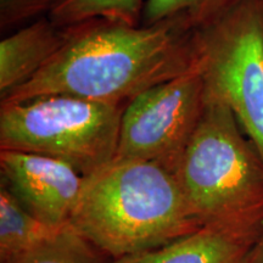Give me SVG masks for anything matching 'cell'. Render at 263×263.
<instances>
[{
	"label": "cell",
	"mask_w": 263,
	"mask_h": 263,
	"mask_svg": "<svg viewBox=\"0 0 263 263\" xmlns=\"http://www.w3.org/2000/svg\"><path fill=\"white\" fill-rule=\"evenodd\" d=\"M263 233V217L207 223L160 248L112 263H245Z\"/></svg>",
	"instance_id": "ba28073f"
},
{
	"label": "cell",
	"mask_w": 263,
	"mask_h": 263,
	"mask_svg": "<svg viewBox=\"0 0 263 263\" xmlns=\"http://www.w3.org/2000/svg\"><path fill=\"white\" fill-rule=\"evenodd\" d=\"M244 0H145L141 25L151 26L171 18L185 21L200 31L228 15Z\"/></svg>",
	"instance_id": "8fae6325"
},
{
	"label": "cell",
	"mask_w": 263,
	"mask_h": 263,
	"mask_svg": "<svg viewBox=\"0 0 263 263\" xmlns=\"http://www.w3.org/2000/svg\"><path fill=\"white\" fill-rule=\"evenodd\" d=\"M58 0H0V27L9 28L31 17L50 12Z\"/></svg>",
	"instance_id": "5bb4252c"
},
{
	"label": "cell",
	"mask_w": 263,
	"mask_h": 263,
	"mask_svg": "<svg viewBox=\"0 0 263 263\" xmlns=\"http://www.w3.org/2000/svg\"><path fill=\"white\" fill-rule=\"evenodd\" d=\"M245 263H263V233L250 251Z\"/></svg>",
	"instance_id": "9a60e30c"
},
{
	"label": "cell",
	"mask_w": 263,
	"mask_h": 263,
	"mask_svg": "<svg viewBox=\"0 0 263 263\" xmlns=\"http://www.w3.org/2000/svg\"><path fill=\"white\" fill-rule=\"evenodd\" d=\"M107 258L101 250L66 224L12 263H108Z\"/></svg>",
	"instance_id": "7c38bea8"
},
{
	"label": "cell",
	"mask_w": 263,
	"mask_h": 263,
	"mask_svg": "<svg viewBox=\"0 0 263 263\" xmlns=\"http://www.w3.org/2000/svg\"><path fill=\"white\" fill-rule=\"evenodd\" d=\"M65 28L57 54L2 104L55 94L128 104L200 64L197 31L180 18L151 26L91 18Z\"/></svg>",
	"instance_id": "6da1fadb"
},
{
	"label": "cell",
	"mask_w": 263,
	"mask_h": 263,
	"mask_svg": "<svg viewBox=\"0 0 263 263\" xmlns=\"http://www.w3.org/2000/svg\"><path fill=\"white\" fill-rule=\"evenodd\" d=\"M68 224L114 259L160 248L203 226L168 168L117 159L85 177Z\"/></svg>",
	"instance_id": "7a4b0ae2"
},
{
	"label": "cell",
	"mask_w": 263,
	"mask_h": 263,
	"mask_svg": "<svg viewBox=\"0 0 263 263\" xmlns=\"http://www.w3.org/2000/svg\"><path fill=\"white\" fill-rule=\"evenodd\" d=\"M206 101L201 65L132 99L121 120L117 160H144L174 173Z\"/></svg>",
	"instance_id": "8992f818"
},
{
	"label": "cell",
	"mask_w": 263,
	"mask_h": 263,
	"mask_svg": "<svg viewBox=\"0 0 263 263\" xmlns=\"http://www.w3.org/2000/svg\"><path fill=\"white\" fill-rule=\"evenodd\" d=\"M61 227H51L39 221L18 200L0 186V261L12 263L54 234Z\"/></svg>",
	"instance_id": "30bf717a"
},
{
	"label": "cell",
	"mask_w": 263,
	"mask_h": 263,
	"mask_svg": "<svg viewBox=\"0 0 263 263\" xmlns=\"http://www.w3.org/2000/svg\"><path fill=\"white\" fill-rule=\"evenodd\" d=\"M2 185L27 211L51 227L70 223L85 177L71 164L41 154L0 150Z\"/></svg>",
	"instance_id": "52a82bcc"
},
{
	"label": "cell",
	"mask_w": 263,
	"mask_h": 263,
	"mask_svg": "<svg viewBox=\"0 0 263 263\" xmlns=\"http://www.w3.org/2000/svg\"><path fill=\"white\" fill-rule=\"evenodd\" d=\"M206 94L224 103L263 156V0L197 31Z\"/></svg>",
	"instance_id": "5b68a950"
},
{
	"label": "cell",
	"mask_w": 263,
	"mask_h": 263,
	"mask_svg": "<svg viewBox=\"0 0 263 263\" xmlns=\"http://www.w3.org/2000/svg\"><path fill=\"white\" fill-rule=\"evenodd\" d=\"M66 28L37 20L0 43V99L31 80L64 44Z\"/></svg>",
	"instance_id": "9c48e42d"
},
{
	"label": "cell",
	"mask_w": 263,
	"mask_h": 263,
	"mask_svg": "<svg viewBox=\"0 0 263 263\" xmlns=\"http://www.w3.org/2000/svg\"><path fill=\"white\" fill-rule=\"evenodd\" d=\"M174 174L201 224L263 217V156L218 99L206 94Z\"/></svg>",
	"instance_id": "3957f363"
},
{
	"label": "cell",
	"mask_w": 263,
	"mask_h": 263,
	"mask_svg": "<svg viewBox=\"0 0 263 263\" xmlns=\"http://www.w3.org/2000/svg\"><path fill=\"white\" fill-rule=\"evenodd\" d=\"M144 5L145 0H58L49 17L61 27L91 18H107L139 26Z\"/></svg>",
	"instance_id": "4fadbf2b"
},
{
	"label": "cell",
	"mask_w": 263,
	"mask_h": 263,
	"mask_svg": "<svg viewBox=\"0 0 263 263\" xmlns=\"http://www.w3.org/2000/svg\"><path fill=\"white\" fill-rule=\"evenodd\" d=\"M126 105L64 94L0 104V150L54 157L88 177L116 159Z\"/></svg>",
	"instance_id": "277c9868"
}]
</instances>
